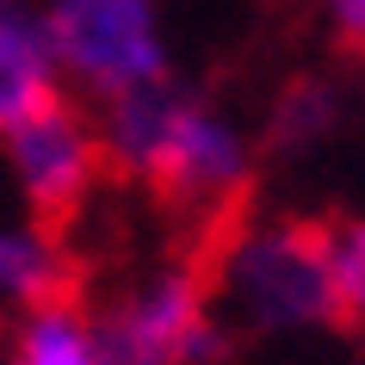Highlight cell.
<instances>
[{"label":"cell","mask_w":365,"mask_h":365,"mask_svg":"<svg viewBox=\"0 0 365 365\" xmlns=\"http://www.w3.org/2000/svg\"><path fill=\"white\" fill-rule=\"evenodd\" d=\"M93 130L106 173L155 186L180 211L230 217L254 186V136L223 106L180 93L173 81L93 106Z\"/></svg>","instance_id":"1"},{"label":"cell","mask_w":365,"mask_h":365,"mask_svg":"<svg viewBox=\"0 0 365 365\" xmlns=\"http://www.w3.org/2000/svg\"><path fill=\"white\" fill-rule=\"evenodd\" d=\"M205 285H211V304L223 316V328L235 322V328H254V334H297V328L334 322L322 223L223 217Z\"/></svg>","instance_id":"2"},{"label":"cell","mask_w":365,"mask_h":365,"mask_svg":"<svg viewBox=\"0 0 365 365\" xmlns=\"http://www.w3.org/2000/svg\"><path fill=\"white\" fill-rule=\"evenodd\" d=\"M43 31L62 93L81 106H106L118 93L168 81L161 0H43Z\"/></svg>","instance_id":"3"},{"label":"cell","mask_w":365,"mask_h":365,"mask_svg":"<svg viewBox=\"0 0 365 365\" xmlns=\"http://www.w3.org/2000/svg\"><path fill=\"white\" fill-rule=\"evenodd\" d=\"M106 365H211L223 353V316L211 304L205 267L161 260L130 285L87 309Z\"/></svg>","instance_id":"4"},{"label":"cell","mask_w":365,"mask_h":365,"mask_svg":"<svg viewBox=\"0 0 365 365\" xmlns=\"http://www.w3.org/2000/svg\"><path fill=\"white\" fill-rule=\"evenodd\" d=\"M0 161H6L13 192L25 198V211L43 217V223L75 217L87 205V192L99 186V173H106L93 112L68 93L38 106L31 118H19L13 130H0Z\"/></svg>","instance_id":"5"},{"label":"cell","mask_w":365,"mask_h":365,"mask_svg":"<svg viewBox=\"0 0 365 365\" xmlns=\"http://www.w3.org/2000/svg\"><path fill=\"white\" fill-rule=\"evenodd\" d=\"M62 99V75L50 56L38 0H0V130H13L38 106Z\"/></svg>","instance_id":"6"},{"label":"cell","mask_w":365,"mask_h":365,"mask_svg":"<svg viewBox=\"0 0 365 365\" xmlns=\"http://www.w3.org/2000/svg\"><path fill=\"white\" fill-rule=\"evenodd\" d=\"M75 285V260L62 248L56 223L43 217H6L0 223V309L6 316H25V309H43L68 297Z\"/></svg>","instance_id":"7"},{"label":"cell","mask_w":365,"mask_h":365,"mask_svg":"<svg viewBox=\"0 0 365 365\" xmlns=\"http://www.w3.org/2000/svg\"><path fill=\"white\" fill-rule=\"evenodd\" d=\"M0 365H106L99 353V334H93V316L68 297L43 309H25L13 316V334H6V353Z\"/></svg>","instance_id":"8"},{"label":"cell","mask_w":365,"mask_h":365,"mask_svg":"<svg viewBox=\"0 0 365 365\" xmlns=\"http://www.w3.org/2000/svg\"><path fill=\"white\" fill-rule=\"evenodd\" d=\"M346 130V87L328 75L291 81L267 124V149L272 155H322L334 136Z\"/></svg>","instance_id":"9"},{"label":"cell","mask_w":365,"mask_h":365,"mask_svg":"<svg viewBox=\"0 0 365 365\" xmlns=\"http://www.w3.org/2000/svg\"><path fill=\"white\" fill-rule=\"evenodd\" d=\"M322 260H328V304L334 322L365 334V217L322 223Z\"/></svg>","instance_id":"10"},{"label":"cell","mask_w":365,"mask_h":365,"mask_svg":"<svg viewBox=\"0 0 365 365\" xmlns=\"http://www.w3.org/2000/svg\"><path fill=\"white\" fill-rule=\"evenodd\" d=\"M322 13L341 38H353V43L365 38V0H322Z\"/></svg>","instance_id":"11"},{"label":"cell","mask_w":365,"mask_h":365,"mask_svg":"<svg viewBox=\"0 0 365 365\" xmlns=\"http://www.w3.org/2000/svg\"><path fill=\"white\" fill-rule=\"evenodd\" d=\"M359 68H365V38H359Z\"/></svg>","instance_id":"12"}]
</instances>
